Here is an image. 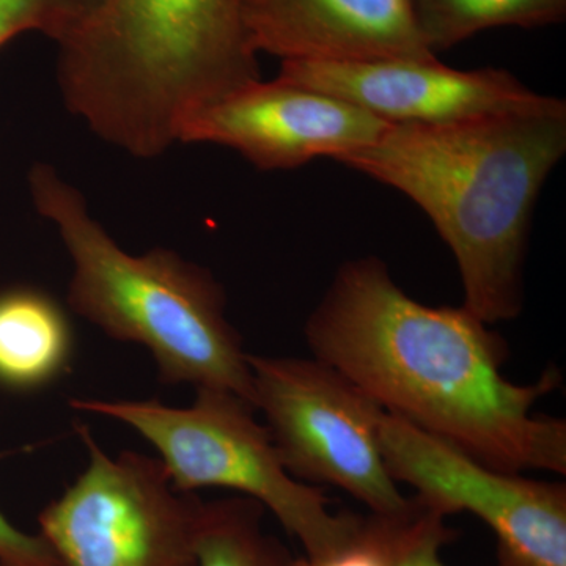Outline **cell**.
I'll return each instance as SVG.
<instances>
[{
	"label": "cell",
	"instance_id": "cell-1",
	"mask_svg": "<svg viewBox=\"0 0 566 566\" xmlns=\"http://www.w3.org/2000/svg\"><path fill=\"white\" fill-rule=\"evenodd\" d=\"M461 307H431L394 282L378 256L349 260L308 316L305 338L387 412L502 472L566 474L565 420L535 415L560 385L546 370L534 385L502 375L509 346Z\"/></svg>",
	"mask_w": 566,
	"mask_h": 566
},
{
	"label": "cell",
	"instance_id": "cell-2",
	"mask_svg": "<svg viewBox=\"0 0 566 566\" xmlns=\"http://www.w3.org/2000/svg\"><path fill=\"white\" fill-rule=\"evenodd\" d=\"M566 153V111L390 123L337 163L419 205L455 255L464 307L488 324L523 311L528 232Z\"/></svg>",
	"mask_w": 566,
	"mask_h": 566
},
{
	"label": "cell",
	"instance_id": "cell-3",
	"mask_svg": "<svg viewBox=\"0 0 566 566\" xmlns=\"http://www.w3.org/2000/svg\"><path fill=\"white\" fill-rule=\"evenodd\" d=\"M55 44L71 114L139 159L178 144L193 112L262 80L241 0H95Z\"/></svg>",
	"mask_w": 566,
	"mask_h": 566
},
{
	"label": "cell",
	"instance_id": "cell-4",
	"mask_svg": "<svg viewBox=\"0 0 566 566\" xmlns=\"http://www.w3.org/2000/svg\"><path fill=\"white\" fill-rule=\"evenodd\" d=\"M29 192L73 263L69 304L77 315L115 340L144 346L166 385L223 390L253 406L249 353L210 271L167 249L126 252L51 164L32 167Z\"/></svg>",
	"mask_w": 566,
	"mask_h": 566
},
{
	"label": "cell",
	"instance_id": "cell-5",
	"mask_svg": "<svg viewBox=\"0 0 566 566\" xmlns=\"http://www.w3.org/2000/svg\"><path fill=\"white\" fill-rule=\"evenodd\" d=\"M77 411L109 417L147 439L182 493L227 488L270 510L286 534L316 557L352 534L354 513L331 512L319 488L300 482L283 468L255 408L223 390L199 389L189 408L159 401L71 400Z\"/></svg>",
	"mask_w": 566,
	"mask_h": 566
},
{
	"label": "cell",
	"instance_id": "cell-6",
	"mask_svg": "<svg viewBox=\"0 0 566 566\" xmlns=\"http://www.w3.org/2000/svg\"><path fill=\"white\" fill-rule=\"evenodd\" d=\"M253 408L266 420L283 468L307 485H331L371 513L412 505L398 490L378 438L382 408L318 359L248 356Z\"/></svg>",
	"mask_w": 566,
	"mask_h": 566
},
{
	"label": "cell",
	"instance_id": "cell-7",
	"mask_svg": "<svg viewBox=\"0 0 566 566\" xmlns=\"http://www.w3.org/2000/svg\"><path fill=\"white\" fill-rule=\"evenodd\" d=\"M77 428L87 468L39 516L59 566H197L202 499L178 491L159 458L111 457L88 427Z\"/></svg>",
	"mask_w": 566,
	"mask_h": 566
},
{
	"label": "cell",
	"instance_id": "cell-8",
	"mask_svg": "<svg viewBox=\"0 0 566 566\" xmlns=\"http://www.w3.org/2000/svg\"><path fill=\"white\" fill-rule=\"evenodd\" d=\"M378 438L397 482L447 516L469 512L495 536L497 566H566V488L502 472L382 409Z\"/></svg>",
	"mask_w": 566,
	"mask_h": 566
},
{
	"label": "cell",
	"instance_id": "cell-9",
	"mask_svg": "<svg viewBox=\"0 0 566 566\" xmlns=\"http://www.w3.org/2000/svg\"><path fill=\"white\" fill-rule=\"evenodd\" d=\"M389 126L337 96L275 77L193 112L181 123L178 144L221 145L256 169L290 170L370 147Z\"/></svg>",
	"mask_w": 566,
	"mask_h": 566
},
{
	"label": "cell",
	"instance_id": "cell-10",
	"mask_svg": "<svg viewBox=\"0 0 566 566\" xmlns=\"http://www.w3.org/2000/svg\"><path fill=\"white\" fill-rule=\"evenodd\" d=\"M279 80L337 96L389 123H446L494 114L564 112L499 69L455 70L433 61H283Z\"/></svg>",
	"mask_w": 566,
	"mask_h": 566
},
{
	"label": "cell",
	"instance_id": "cell-11",
	"mask_svg": "<svg viewBox=\"0 0 566 566\" xmlns=\"http://www.w3.org/2000/svg\"><path fill=\"white\" fill-rule=\"evenodd\" d=\"M253 51L281 61H433L412 0H241Z\"/></svg>",
	"mask_w": 566,
	"mask_h": 566
},
{
	"label": "cell",
	"instance_id": "cell-12",
	"mask_svg": "<svg viewBox=\"0 0 566 566\" xmlns=\"http://www.w3.org/2000/svg\"><path fill=\"white\" fill-rule=\"evenodd\" d=\"M73 357V326L57 300L33 286L0 292V387L46 389L69 374Z\"/></svg>",
	"mask_w": 566,
	"mask_h": 566
},
{
	"label": "cell",
	"instance_id": "cell-13",
	"mask_svg": "<svg viewBox=\"0 0 566 566\" xmlns=\"http://www.w3.org/2000/svg\"><path fill=\"white\" fill-rule=\"evenodd\" d=\"M264 509L251 497L200 501L196 517L197 566H289L292 554L263 531Z\"/></svg>",
	"mask_w": 566,
	"mask_h": 566
},
{
	"label": "cell",
	"instance_id": "cell-14",
	"mask_svg": "<svg viewBox=\"0 0 566 566\" xmlns=\"http://www.w3.org/2000/svg\"><path fill=\"white\" fill-rule=\"evenodd\" d=\"M419 31L434 55L486 29L560 24L566 0H412Z\"/></svg>",
	"mask_w": 566,
	"mask_h": 566
},
{
	"label": "cell",
	"instance_id": "cell-15",
	"mask_svg": "<svg viewBox=\"0 0 566 566\" xmlns=\"http://www.w3.org/2000/svg\"><path fill=\"white\" fill-rule=\"evenodd\" d=\"M412 505L401 513H371L359 516L352 534L340 545L316 557H293L289 566H394L409 523L417 510Z\"/></svg>",
	"mask_w": 566,
	"mask_h": 566
},
{
	"label": "cell",
	"instance_id": "cell-16",
	"mask_svg": "<svg viewBox=\"0 0 566 566\" xmlns=\"http://www.w3.org/2000/svg\"><path fill=\"white\" fill-rule=\"evenodd\" d=\"M95 0H0V50L22 33L61 41Z\"/></svg>",
	"mask_w": 566,
	"mask_h": 566
},
{
	"label": "cell",
	"instance_id": "cell-17",
	"mask_svg": "<svg viewBox=\"0 0 566 566\" xmlns=\"http://www.w3.org/2000/svg\"><path fill=\"white\" fill-rule=\"evenodd\" d=\"M417 510L406 531L394 566H446L441 549L455 538L446 524V513L417 497Z\"/></svg>",
	"mask_w": 566,
	"mask_h": 566
},
{
	"label": "cell",
	"instance_id": "cell-18",
	"mask_svg": "<svg viewBox=\"0 0 566 566\" xmlns=\"http://www.w3.org/2000/svg\"><path fill=\"white\" fill-rule=\"evenodd\" d=\"M0 566H59V562L41 535L21 531L0 512Z\"/></svg>",
	"mask_w": 566,
	"mask_h": 566
}]
</instances>
